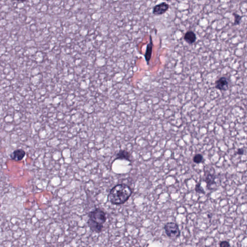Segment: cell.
<instances>
[{
	"label": "cell",
	"mask_w": 247,
	"mask_h": 247,
	"mask_svg": "<svg viewBox=\"0 0 247 247\" xmlns=\"http://www.w3.org/2000/svg\"><path fill=\"white\" fill-rule=\"evenodd\" d=\"M229 80L226 77H221L215 83V88L220 91H226L229 88Z\"/></svg>",
	"instance_id": "5"
},
{
	"label": "cell",
	"mask_w": 247,
	"mask_h": 247,
	"mask_svg": "<svg viewBox=\"0 0 247 247\" xmlns=\"http://www.w3.org/2000/svg\"><path fill=\"white\" fill-rule=\"evenodd\" d=\"M26 155L25 151L22 149H16L10 154L11 159L16 161H20L22 160Z\"/></svg>",
	"instance_id": "7"
},
{
	"label": "cell",
	"mask_w": 247,
	"mask_h": 247,
	"mask_svg": "<svg viewBox=\"0 0 247 247\" xmlns=\"http://www.w3.org/2000/svg\"><path fill=\"white\" fill-rule=\"evenodd\" d=\"M166 235L170 239H177L180 236V231L177 223L169 222L165 224L163 227Z\"/></svg>",
	"instance_id": "3"
},
{
	"label": "cell",
	"mask_w": 247,
	"mask_h": 247,
	"mask_svg": "<svg viewBox=\"0 0 247 247\" xmlns=\"http://www.w3.org/2000/svg\"><path fill=\"white\" fill-rule=\"evenodd\" d=\"M153 39L151 38V35H150L149 43L147 44V46H146V51H145V55H144L145 61H146L147 65L149 64L150 61L151 59L152 52H153Z\"/></svg>",
	"instance_id": "6"
},
{
	"label": "cell",
	"mask_w": 247,
	"mask_h": 247,
	"mask_svg": "<svg viewBox=\"0 0 247 247\" xmlns=\"http://www.w3.org/2000/svg\"><path fill=\"white\" fill-rule=\"evenodd\" d=\"M236 154L239 155H243L244 154V150L242 148L239 149L236 152Z\"/></svg>",
	"instance_id": "15"
},
{
	"label": "cell",
	"mask_w": 247,
	"mask_h": 247,
	"mask_svg": "<svg viewBox=\"0 0 247 247\" xmlns=\"http://www.w3.org/2000/svg\"><path fill=\"white\" fill-rule=\"evenodd\" d=\"M132 194V190L130 186L126 184H119L111 189L108 199L114 205H120L127 202Z\"/></svg>",
	"instance_id": "1"
},
{
	"label": "cell",
	"mask_w": 247,
	"mask_h": 247,
	"mask_svg": "<svg viewBox=\"0 0 247 247\" xmlns=\"http://www.w3.org/2000/svg\"><path fill=\"white\" fill-rule=\"evenodd\" d=\"M215 176L210 173H208L206 176L205 181L207 184V187L208 189H211V186L213 184H215Z\"/></svg>",
	"instance_id": "10"
},
{
	"label": "cell",
	"mask_w": 247,
	"mask_h": 247,
	"mask_svg": "<svg viewBox=\"0 0 247 247\" xmlns=\"http://www.w3.org/2000/svg\"><path fill=\"white\" fill-rule=\"evenodd\" d=\"M233 16L234 17V21L233 24L235 26L240 25L241 21L242 16L236 13H233Z\"/></svg>",
	"instance_id": "11"
},
{
	"label": "cell",
	"mask_w": 247,
	"mask_h": 247,
	"mask_svg": "<svg viewBox=\"0 0 247 247\" xmlns=\"http://www.w3.org/2000/svg\"><path fill=\"white\" fill-rule=\"evenodd\" d=\"M197 39L196 34L192 30L187 31L184 37V40L189 44H194L197 41Z\"/></svg>",
	"instance_id": "8"
},
{
	"label": "cell",
	"mask_w": 247,
	"mask_h": 247,
	"mask_svg": "<svg viewBox=\"0 0 247 247\" xmlns=\"http://www.w3.org/2000/svg\"><path fill=\"white\" fill-rule=\"evenodd\" d=\"M193 162L196 164L201 163L203 160V156L201 154H197L193 156Z\"/></svg>",
	"instance_id": "12"
},
{
	"label": "cell",
	"mask_w": 247,
	"mask_h": 247,
	"mask_svg": "<svg viewBox=\"0 0 247 247\" xmlns=\"http://www.w3.org/2000/svg\"><path fill=\"white\" fill-rule=\"evenodd\" d=\"M220 247H230V243L227 241H221L220 242Z\"/></svg>",
	"instance_id": "14"
},
{
	"label": "cell",
	"mask_w": 247,
	"mask_h": 247,
	"mask_svg": "<svg viewBox=\"0 0 247 247\" xmlns=\"http://www.w3.org/2000/svg\"><path fill=\"white\" fill-rule=\"evenodd\" d=\"M170 8V6L167 2H162L156 4L153 8V14L155 16L162 15L166 13Z\"/></svg>",
	"instance_id": "4"
},
{
	"label": "cell",
	"mask_w": 247,
	"mask_h": 247,
	"mask_svg": "<svg viewBox=\"0 0 247 247\" xmlns=\"http://www.w3.org/2000/svg\"><path fill=\"white\" fill-rule=\"evenodd\" d=\"M89 219L87 225L90 230L97 233H100L103 228V225L106 221V214L100 208H96L88 214Z\"/></svg>",
	"instance_id": "2"
},
{
	"label": "cell",
	"mask_w": 247,
	"mask_h": 247,
	"mask_svg": "<svg viewBox=\"0 0 247 247\" xmlns=\"http://www.w3.org/2000/svg\"><path fill=\"white\" fill-rule=\"evenodd\" d=\"M195 191L197 193H201V194H205V192L204 191L203 187L201 186V183H199L197 184L195 187Z\"/></svg>",
	"instance_id": "13"
},
{
	"label": "cell",
	"mask_w": 247,
	"mask_h": 247,
	"mask_svg": "<svg viewBox=\"0 0 247 247\" xmlns=\"http://www.w3.org/2000/svg\"><path fill=\"white\" fill-rule=\"evenodd\" d=\"M131 155L130 152L126 150H121L119 151L116 156V159L126 160L131 162Z\"/></svg>",
	"instance_id": "9"
}]
</instances>
